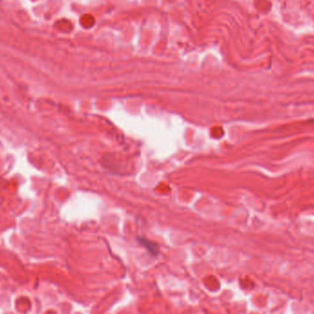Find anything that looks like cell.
Here are the masks:
<instances>
[{"mask_svg":"<svg viewBox=\"0 0 314 314\" xmlns=\"http://www.w3.org/2000/svg\"><path fill=\"white\" fill-rule=\"evenodd\" d=\"M141 244L143 245H145V247L148 248V250L153 253V254H157L158 253V246L155 244H153L150 241H147L145 239H141Z\"/></svg>","mask_w":314,"mask_h":314,"instance_id":"cell-1","label":"cell"}]
</instances>
